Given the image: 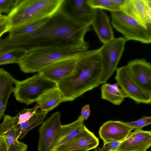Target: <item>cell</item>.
<instances>
[{"label":"cell","instance_id":"obj_11","mask_svg":"<svg viewBox=\"0 0 151 151\" xmlns=\"http://www.w3.org/2000/svg\"><path fill=\"white\" fill-rule=\"evenodd\" d=\"M122 11L145 28H151V0H125Z\"/></svg>","mask_w":151,"mask_h":151},{"label":"cell","instance_id":"obj_5","mask_svg":"<svg viewBox=\"0 0 151 151\" xmlns=\"http://www.w3.org/2000/svg\"><path fill=\"white\" fill-rule=\"evenodd\" d=\"M13 92L19 102L30 105L35 102L42 95L58 88L57 83L45 79L38 74L24 80L15 79Z\"/></svg>","mask_w":151,"mask_h":151},{"label":"cell","instance_id":"obj_1","mask_svg":"<svg viewBox=\"0 0 151 151\" xmlns=\"http://www.w3.org/2000/svg\"><path fill=\"white\" fill-rule=\"evenodd\" d=\"M90 30V26L70 18L60 10L35 32L8 36L2 40V45L5 52L18 50L27 52L50 47L86 45L89 44L84 37Z\"/></svg>","mask_w":151,"mask_h":151},{"label":"cell","instance_id":"obj_31","mask_svg":"<svg viewBox=\"0 0 151 151\" xmlns=\"http://www.w3.org/2000/svg\"><path fill=\"white\" fill-rule=\"evenodd\" d=\"M122 141L104 142L102 148L105 151H116Z\"/></svg>","mask_w":151,"mask_h":151},{"label":"cell","instance_id":"obj_35","mask_svg":"<svg viewBox=\"0 0 151 151\" xmlns=\"http://www.w3.org/2000/svg\"><path fill=\"white\" fill-rule=\"evenodd\" d=\"M95 149V150H94L95 151H105L102 148H101L100 147H97Z\"/></svg>","mask_w":151,"mask_h":151},{"label":"cell","instance_id":"obj_36","mask_svg":"<svg viewBox=\"0 0 151 151\" xmlns=\"http://www.w3.org/2000/svg\"><path fill=\"white\" fill-rule=\"evenodd\" d=\"M2 15L1 13H0V18L2 16Z\"/></svg>","mask_w":151,"mask_h":151},{"label":"cell","instance_id":"obj_17","mask_svg":"<svg viewBox=\"0 0 151 151\" xmlns=\"http://www.w3.org/2000/svg\"><path fill=\"white\" fill-rule=\"evenodd\" d=\"M99 139L86 127L74 137L55 150H66L95 149L99 145Z\"/></svg>","mask_w":151,"mask_h":151},{"label":"cell","instance_id":"obj_25","mask_svg":"<svg viewBox=\"0 0 151 151\" xmlns=\"http://www.w3.org/2000/svg\"><path fill=\"white\" fill-rule=\"evenodd\" d=\"M125 0H86L93 9H104L111 12L121 11Z\"/></svg>","mask_w":151,"mask_h":151},{"label":"cell","instance_id":"obj_24","mask_svg":"<svg viewBox=\"0 0 151 151\" xmlns=\"http://www.w3.org/2000/svg\"><path fill=\"white\" fill-rule=\"evenodd\" d=\"M49 17L44 18L12 28L9 32L8 36L14 37L35 32L42 27Z\"/></svg>","mask_w":151,"mask_h":151},{"label":"cell","instance_id":"obj_34","mask_svg":"<svg viewBox=\"0 0 151 151\" xmlns=\"http://www.w3.org/2000/svg\"><path fill=\"white\" fill-rule=\"evenodd\" d=\"M88 150L86 149H80L76 150H55L53 151H88Z\"/></svg>","mask_w":151,"mask_h":151},{"label":"cell","instance_id":"obj_13","mask_svg":"<svg viewBox=\"0 0 151 151\" xmlns=\"http://www.w3.org/2000/svg\"><path fill=\"white\" fill-rule=\"evenodd\" d=\"M133 79L143 89L151 93V64L145 58L129 61L126 65Z\"/></svg>","mask_w":151,"mask_h":151},{"label":"cell","instance_id":"obj_37","mask_svg":"<svg viewBox=\"0 0 151 151\" xmlns=\"http://www.w3.org/2000/svg\"><path fill=\"white\" fill-rule=\"evenodd\" d=\"M94 151H95V150H94Z\"/></svg>","mask_w":151,"mask_h":151},{"label":"cell","instance_id":"obj_14","mask_svg":"<svg viewBox=\"0 0 151 151\" xmlns=\"http://www.w3.org/2000/svg\"><path fill=\"white\" fill-rule=\"evenodd\" d=\"M151 146V131L136 129L121 143L116 151H147Z\"/></svg>","mask_w":151,"mask_h":151},{"label":"cell","instance_id":"obj_18","mask_svg":"<svg viewBox=\"0 0 151 151\" xmlns=\"http://www.w3.org/2000/svg\"><path fill=\"white\" fill-rule=\"evenodd\" d=\"M94 17L91 25L101 42L106 43L114 38V32L106 13L101 9H95Z\"/></svg>","mask_w":151,"mask_h":151},{"label":"cell","instance_id":"obj_30","mask_svg":"<svg viewBox=\"0 0 151 151\" xmlns=\"http://www.w3.org/2000/svg\"><path fill=\"white\" fill-rule=\"evenodd\" d=\"M12 28L9 16L2 15L0 18V38L4 33L9 32Z\"/></svg>","mask_w":151,"mask_h":151},{"label":"cell","instance_id":"obj_28","mask_svg":"<svg viewBox=\"0 0 151 151\" xmlns=\"http://www.w3.org/2000/svg\"><path fill=\"white\" fill-rule=\"evenodd\" d=\"M125 123L133 129H142L151 124V116H144L134 121L126 122Z\"/></svg>","mask_w":151,"mask_h":151},{"label":"cell","instance_id":"obj_32","mask_svg":"<svg viewBox=\"0 0 151 151\" xmlns=\"http://www.w3.org/2000/svg\"><path fill=\"white\" fill-rule=\"evenodd\" d=\"M90 114V106L89 104H86L82 109L80 116L84 120H87Z\"/></svg>","mask_w":151,"mask_h":151},{"label":"cell","instance_id":"obj_10","mask_svg":"<svg viewBox=\"0 0 151 151\" xmlns=\"http://www.w3.org/2000/svg\"><path fill=\"white\" fill-rule=\"evenodd\" d=\"M95 9L86 0H64L60 11L70 18L90 26Z\"/></svg>","mask_w":151,"mask_h":151},{"label":"cell","instance_id":"obj_8","mask_svg":"<svg viewBox=\"0 0 151 151\" xmlns=\"http://www.w3.org/2000/svg\"><path fill=\"white\" fill-rule=\"evenodd\" d=\"M115 78L128 98L138 104H150L151 93L144 90L135 81L126 65L117 68Z\"/></svg>","mask_w":151,"mask_h":151},{"label":"cell","instance_id":"obj_29","mask_svg":"<svg viewBox=\"0 0 151 151\" xmlns=\"http://www.w3.org/2000/svg\"><path fill=\"white\" fill-rule=\"evenodd\" d=\"M20 0H0V13L9 14L16 7Z\"/></svg>","mask_w":151,"mask_h":151},{"label":"cell","instance_id":"obj_26","mask_svg":"<svg viewBox=\"0 0 151 151\" xmlns=\"http://www.w3.org/2000/svg\"><path fill=\"white\" fill-rule=\"evenodd\" d=\"M26 52L21 50H13L0 54V65L10 63L18 64Z\"/></svg>","mask_w":151,"mask_h":151},{"label":"cell","instance_id":"obj_19","mask_svg":"<svg viewBox=\"0 0 151 151\" xmlns=\"http://www.w3.org/2000/svg\"><path fill=\"white\" fill-rule=\"evenodd\" d=\"M15 80L9 73L0 68V120L4 115L8 99L13 92Z\"/></svg>","mask_w":151,"mask_h":151},{"label":"cell","instance_id":"obj_12","mask_svg":"<svg viewBox=\"0 0 151 151\" xmlns=\"http://www.w3.org/2000/svg\"><path fill=\"white\" fill-rule=\"evenodd\" d=\"M80 56L56 62L40 70L38 74L45 79L57 83L73 72Z\"/></svg>","mask_w":151,"mask_h":151},{"label":"cell","instance_id":"obj_21","mask_svg":"<svg viewBox=\"0 0 151 151\" xmlns=\"http://www.w3.org/2000/svg\"><path fill=\"white\" fill-rule=\"evenodd\" d=\"M65 101L64 97L58 88L51 90L42 95L35 102L40 112L48 113Z\"/></svg>","mask_w":151,"mask_h":151},{"label":"cell","instance_id":"obj_16","mask_svg":"<svg viewBox=\"0 0 151 151\" xmlns=\"http://www.w3.org/2000/svg\"><path fill=\"white\" fill-rule=\"evenodd\" d=\"M16 124L15 116L4 115L3 122L0 124V134L4 137L8 151H27V145L17 139Z\"/></svg>","mask_w":151,"mask_h":151},{"label":"cell","instance_id":"obj_9","mask_svg":"<svg viewBox=\"0 0 151 151\" xmlns=\"http://www.w3.org/2000/svg\"><path fill=\"white\" fill-rule=\"evenodd\" d=\"M61 114L59 112L52 114L42 124L39 129L38 151H52L55 145L62 124Z\"/></svg>","mask_w":151,"mask_h":151},{"label":"cell","instance_id":"obj_4","mask_svg":"<svg viewBox=\"0 0 151 151\" xmlns=\"http://www.w3.org/2000/svg\"><path fill=\"white\" fill-rule=\"evenodd\" d=\"M64 0H21L8 14L12 28L49 17L59 11Z\"/></svg>","mask_w":151,"mask_h":151},{"label":"cell","instance_id":"obj_22","mask_svg":"<svg viewBox=\"0 0 151 151\" xmlns=\"http://www.w3.org/2000/svg\"><path fill=\"white\" fill-rule=\"evenodd\" d=\"M118 84H102L101 87V98L116 105H120L124 99L128 97L127 95L122 89L119 88Z\"/></svg>","mask_w":151,"mask_h":151},{"label":"cell","instance_id":"obj_15","mask_svg":"<svg viewBox=\"0 0 151 151\" xmlns=\"http://www.w3.org/2000/svg\"><path fill=\"white\" fill-rule=\"evenodd\" d=\"M133 130L125 122L109 120L101 126L99 134L104 142L122 141Z\"/></svg>","mask_w":151,"mask_h":151},{"label":"cell","instance_id":"obj_3","mask_svg":"<svg viewBox=\"0 0 151 151\" xmlns=\"http://www.w3.org/2000/svg\"><path fill=\"white\" fill-rule=\"evenodd\" d=\"M89 47V44L35 49L27 52L18 64L21 70L25 73L38 72L58 61L79 57L88 50Z\"/></svg>","mask_w":151,"mask_h":151},{"label":"cell","instance_id":"obj_6","mask_svg":"<svg viewBox=\"0 0 151 151\" xmlns=\"http://www.w3.org/2000/svg\"><path fill=\"white\" fill-rule=\"evenodd\" d=\"M113 27L127 40L148 44L151 42V28L146 29L122 11L111 12Z\"/></svg>","mask_w":151,"mask_h":151},{"label":"cell","instance_id":"obj_23","mask_svg":"<svg viewBox=\"0 0 151 151\" xmlns=\"http://www.w3.org/2000/svg\"><path fill=\"white\" fill-rule=\"evenodd\" d=\"M47 113L44 112H37L27 121L20 124H16V129L18 139H23L29 132L42 124Z\"/></svg>","mask_w":151,"mask_h":151},{"label":"cell","instance_id":"obj_27","mask_svg":"<svg viewBox=\"0 0 151 151\" xmlns=\"http://www.w3.org/2000/svg\"><path fill=\"white\" fill-rule=\"evenodd\" d=\"M38 109L35 106L31 109H24L15 116L17 124H20L29 120L37 112Z\"/></svg>","mask_w":151,"mask_h":151},{"label":"cell","instance_id":"obj_2","mask_svg":"<svg viewBox=\"0 0 151 151\" xmlns=\"http://www.w3.org/2000/svg\"><path fill=\"white\" fill-rule=\"evenodd\" d=\"M101 71V60L99 49L84 52L79 58L73 72L57 83L65 101H73L98 86L100 84L99 79Z\"/></svg>","mask_w":151,"mask_h":151},{"label":"cell","instance_id":"obj_7","mask_svg":"<svg viewBox=\"0 0 151 151\" xmlns=\"http://www.w3.org/2000/svg\"><path fill=\"white\" fill-rule=\"evenodd\" d=\"M127 41L124 37L114 38L99 49L101 58L102 71L100 84L106 83L117 68Z\"/></svg>","mask_w":151,"mask_h":151},{"label":"cell","instance_id":"obj_33","mask_svg":"<svg viewBox=\"0 0 151 151\" xmlns=\"http://www.w3.org/2000/svg\"><path fill=\"white\" fill-rule=\"evenodd\" d=\"M0 151H8V148L4 137L0 134Z\"/></svg>","mask_w":151,"mask_h":151},{"label":"cell","instance_id":"obj_20","mask_svg":"<svg viewBox=\"0 0 151 151\" xmlns=\"http://www.w3.org/2000/svg\"><path fill=\"white\" fill-rule=\"evenodd\" d=\"M84 120L80 115L78 119L70 124L62 125L59 132L56 142L52 151L65 143L85 129Z\"/></svg>","mask_w":151,"mask_h":151}]
</instances>
